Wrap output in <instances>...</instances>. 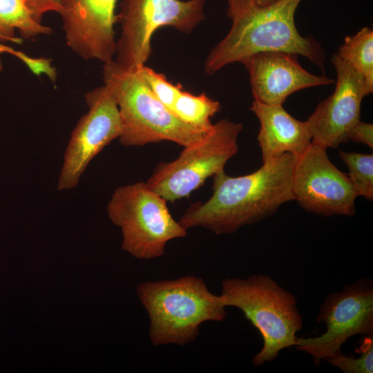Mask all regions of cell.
Wrapping results in <instances>:
<instances>
[{
  "mask_svg": "<svg viewBox=\"0 0 373 373\" xmlns=\"http://www.w3.org/2000/svg\"><path fill=\"white\" fill-rule=\"evenodd\" d=\"M296 155L284 153L262 162L256 171L231 177L224 170L213 176V194L191 204L179 219L185 229L202 227L222 235L236 232L274 215L294 200L292 172Z\"/></svg>",
  "mask_w": 373,
  "mask_h": 373,
  "instance_id": "1",
  "label": "cell"
},
{
  "mask_svg": "<svg viewBox=\"0 0 373 373\" xmlns=\"http://www.w3.org/2000/svg\"><path fill=\"white\" fill-rule=\"evenodd\" d=\"M302 0H278L260 6L251 0H227L232 21L227 35L210 51L204 70L213 75L234 62L266 51H284L305 57L324 69L325 56L311 36L303 37L294 16Z\"/></svg>",
  "mask_w": 373,
  "mask_h": 373,
  "instance_id": "2",
  "label": "cell"
},
{
  "mask_svg": "<svg viewBox=\"0 0 373 373\" xmlns=\"http://www.w3.org/2000/svg\"><path fill=\"white\" fill-rule=\"evenodd\" d=\"M136 291L148 313L149 335L155 346L189 344L198 337L202 323L220 322L227 316L220 295L194 276L143 282Z\"/></svg>",
  "mask_w": 373,
  "mask_h": 373,
  "instance_id": "3",
  "label": "cell"
},
{
  "mask_svg": "<svg viewBox=\"0 0 373 373\" xmlns=\"http://www.w3.org/2000/svg\"><path fill=\"white\" fill-rule=\"evenodd\" d=\"M102 75L104 85L119 109L121 145L142 146L169 141L185 147L210 132L178 117L153 95L135 68H125L113 60L104 64Z\"/></svg>",
  "mask_w": 373,
  "mask_h": 373,
  "instance_id": "4",
  "label": "cell"
},
{
  "mask_svg": "<svg viewBox=\"0 0 373 373\" xmlns=\"http://www.w3.org/2000/svg\"><path fill=\"white\" fill-rule=\"evenodd\" d=\"M225 307L240 309L260 333L263 345L253 357V365L271 362L281 350L294 347L303 327L295 295L265 274L247 278H228L220 295Z\"/></svg>",
  "mask_w": 373,
  "mask_h": 373,
  "instance_id": "5",
  "label": "cell"
},
{
  "mask_svg": "<svg viewBox=\"0 0 373 373\" xmlns=\"http://www.w3.org/2000/svg\"><path fill=\"white\" fill-rule=\"evenodd\" d=\"M165 200L146 182L117 187L108 202L107 214L120 228L122 249L132 256L151 260L162 256L166 244L186 235L171 216Z\"/></svg>",
  "mask_w": 373,
  "mask_h": 373,
  "instance_id": "6",
  "label": "cell"
},
{
  "mask_svg": "<svg viewBox=\"0 0 373 373\" xmlns=\"http://www.w3.org/2000/svg\"><path fill=\"white\" fill-rule=\"evenodd\" d=\"M241 123L222 119L200 141L184 147L179 157L160 162L146 181L147 186L167 202L187 198L207 179L224 170L238 151Z\"/></svg>",
  "mask_w": 373,
  "mask_h": 373,
  "instance_id": "7",
  "label": "cell"
},
{
  "mask_svg": "<svg viewBox=\"0 0 373 373\" xmlns=\"http://www.w3.org/2000/svg\"><path fill=\"white\" fill-rule=\"evenodd\" d=\"M205 0H123L117 22L118 64L133 69L144 65L151 53V37L164 26L189 33L204 19Z\"/></svg>",
  "mask_w": 373,
  "mask_h": 373,
  "instance_id": "8",
  "label": "cell"
},
{
  "mask_svg": "<svg viewBox=\"0 0 373 373\" xmlns=\"http://www.w3.org/2000/svg\"><path fill=\"white\" fill-rule=\"evenodd\" d=\"M317 321L326 330L316 337H297L294 347L309 354L318 366L337 352L352 336H373V284L363 278L328 294L320 307Z\"/></svg>",
  "mask_w": 373,
  "mask_h": 373,
  "instance_id": "9",
  "label": "cell"
},
{
  "mask_svg": "<svg viewBox=\"0 0 373 373\" xmlns=\"http://www.w3.org/2000/svg\"><path fill=\"white\" fill-rule=\"evenodd\" d=\"M294 200L323 216L355 215L358 194L348 175L329 160L326 149L311 143L296 155L292 172Z\"/></svg>",
  "mask_w": 373,
  "mask_h": 373,
  "instance_id": "10",
  "label": "cell"
},
{
  "mask_svg": "<svg viewBox=\"0 0 373 373\" xmlns=\"http://www.w3.org/2000/svg\"><path fill=\"white\" fill-rule=\"evenodd\" d=\"M85 99L88 111L71 133L58 178L59 191L75 188L91 160L122 133L117 105L104 85L87 92Z\"/></svg>",
  "mask_w": 373,
  "mask_h": 373,
  "instance_id": "11",
  "label": "cell"
},
{
  "mask_svg": "<svg viewBox=\"0 0 373 373\" xmlns=\"http://www.w3.org/2000/svg\"><path fill=\"white\" fill-rule=\"evenodd\" d=\"M331 60L336 73L334 91L318 104L306 120L312 142L326 150L349 141L351 128L360 120L361 102L369 95L361 75L336 54Z\"/></svg>",
  "mask_w": 373,
  "mask_h": 373,
  "instance_id": "12",
  "label": "cell"
},
{
  "mask_svg": "<svg viewBox=\"0 0 373 373\" xmlns=\"http://www.w3.org/2000/svg\"><path fill=\"white\" fill-rule=\"evenodd\" d=\"M117 0H61L59 13L67 46L84 60H113Z\"/></svg>",
  "mask_w": 373,
  "mask_h": 373,
  "instance_id": "13",
  "label": "cell"
},
{
  "mask_svg": "<svg viewBox=\"0 0 373 373\" xmlns=\"http://www.w3.org/2000/svg\"><path fill=\"white\" fill-rule=\"evenodd\" d=\"M297 55L284 51H266L254 54L242 62L249 75L254 100L283 105L296 91L335 83L324 75L307 71L299 64Z\"/></svg>",
  "mask_w": 373,
  "mask_h": 373,
  "instance_id": "14",
  "label": "cell"
},
{
  "mask_svg": "<svg viewBox=\"0 0 373 373\" xmlns=\"http://www.w3.org/2000/svg\"><path fill=\"white\" fill-rule=\"evenodd\" d=\"M250 110L260 122L258 141L262 162L288 153L297 155L312 143L307 121H300L283 105H270L254 100Z\"/></svg>",
  "mask_w": 373,
  "mask_h": 373,
  "instance_id": "15",
  "label": "cell"
},
{
  "mask_svg": "<svg viewBox=\"0 0 373 373\" xmlns=\"http://www.w3.org/2000/svg\"><path fill=\"white\" fill-rule=\"evenodd\" d=\"M16 31L25 39L53 32L51 28L32 18L23 0H0V40L21 44L23 40Z\"/></svg>",
  "mask_w": 373,
  "mask_h": 373,
  "instance_id": "16",
  "label": "cell"
},
{
  "mask_svg": "<svg viewBox=\"0 0 373 373\" xmlns=\"http://www.w3.org/2000/svg\"><path fill=\"white\" fill-rule=\"evenodd\" d=\"M362 76L369 95L373 91V31L363 27L354 35L347 36L335 53Z\"/></svg>",
  "mask_w": 373,
  "mask_h": 373,
  "instance_id": "17",
  "label": "cell"
},
{
  "mask_svg": "<svg viewBox=\"0 0 373 373\" xmlns=\"http://www.w3.org/2000/svg\"><path fill=\"white\" fill-rule=\"evenodd\" d=\"M220 108L219 102L209 97L204 93L196 95L182 90L174 103L172 111L185 123L209 131L213 125L211 122V117L219 112Z\"/></svg>",
  "mask_w": 373,
  "mask_h": 373,
  "instance_id": "18",
  "label": "cell"
},
{
  "mask_svg": "<svg viewBox=\"0 0 373 373\" xmlns=\"http://www.w3.org/2000/svg\"><path fill=\"white\" fill-rule=\"evenodd\" d=\"M339 157L348 169L347 174L358 195L373 200V155L340 151Z\"/></svg>",
  "mask_w": 373,
  "mask_h": 373,
  "instance_id": "19",
  "label": "cell"
},
{
  "mask_svg": "<svg viewBox=\"0 0 373 373\" xmlns=\"http://www.w3.org/2000/svg\"><path fill=\"white\" fill-rule=\"evenodd\" d=\"M135 69L153 95L172 111L178 95L183 90L182 86L180 84H172L164 75L155 71L145 64Z\"/></svg>",
  "mask_w": 373,
  "mask_h": 373,
  "instance_id": "20",
  "label": "cell"
},
{
  "mask_svg": "<svg viewBox=\"0 0 373 373\" xmlns=\"http://www.w3.org/2000/svg\"><path fill=\"white\" fill-rule=\"evenodd\" d=\"M366 337L361 346L360 356H346L340 350L327 361L344 373H372L373 340L372 336Z\"/></svg>",
  "mask_w": 373,
  "mask_h": 373,
  "instance_id": "21",
  "label": "cell"
},
{
  "mask_svg": "<svg viewBox=\"0 0 373 373\" xmlns=\"http://www.w3.org/2000/svg\"><path fill=\"white\" fill-rule=\"evenodd\" d=\"M7 53L16 57L21 61L29 70L35 75H46L52 82L57 79V72L55 66H52V59L46 57H33L28 55L21 50L14 49L8 46L0 43V55Z\"/></svg>",
  "mask_w": 373,
  "mask_h": 373,
  "instance_id": "22",
  "label": "cell"
},
{
  "mask_svg": "<svg viewBox=\"0 0 373 373\" xmlns=\"http://www.w3.org/2000/svg\"><path fill=\"white\" fill-rule=\"evenodd\" d=\"M23 1L32 18L38 23H41L43 16L46 12H56L59 14L61 10V0H23Z\"/></svg>",
  "mask_w": 373,
  "mask_h": 373,
  "instance_id": "23",
  "label": "cell"
},
{
  "mask_svg": "<svg viewBox=\"0 0 373 373\" xmlns=\"http://www.w3.org/2000/svg\"><path fill=\"white\" fill-rule=\"evenodd\" d=\"M349 141L355 143H361L367 145L371 149H373V124L358 121L351 128L349 135Z\"/></svg>",
  "mask_w": 373,
  "mask_h": 373,
  "instance_id": "24",
  "label": "cell"
},
{
  "mask_svg": "<svg viewBox=\"0 0 373 373\" xmlns=\"http://www.w3.org/2000/svg\"><path fill=\"white\" fill-rule=\"evenodd\" d=\"M254 3L260 6H264L274 3L278 0H251Z\"/></svg>",
  "mask_w": 373,
  "mask_h": 373,
  "instance_id": "25",
  "label": "cell"
},
{
  "mask_svg": "<svg viewBox=\"0 0 373 373\" xmlns=\"http://www.w3.org/2000/svg\"><path fill=\"white\" fill-rule=\"evenodd\" d=\"M3 61L1 60V55H0V73L3 71Z\"/></svg>",
  "mask_w": 373,
  "mask_h": 373,
  "instance_id": "26",
  "label": "cell"
}]
</instances>
